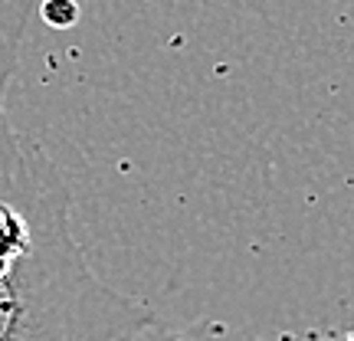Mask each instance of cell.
Segmentation results:
<instances>
[{
  "instance_id": "obj_1",
  "label": "cell",
  "mask_w": 354,
  "mask_h": 341,
  "mask_svg": "<svg viewBox=\"0 0 354 341\" xmlns=\"http://www.w3.org/2000/svg\"><path fill=\"white\" fill-rule=\"evenodd\" d=\"M151 318L88 266L63 171L30 148L24 181L0 197V341H115Z\"/></svg>"
},
{
  "instance_id": "obj_2",
  "label": "cell",
  "mask_w": 354,
  "mask_h": 341,
  "mask_svg": "<svg viewBox=\"0 0 354 341\" xmlns=\"http://www.w3.org/2000/svg\"><path fill=\"white\" fill-rule=\"evenodd\" d=\"M39 3L43 0H0V197L10 194L30 167L33 145H26L13 131L10 112H7V92L20 66V50H24L30 20L39 10Z\"/></svg>"
},
{
  "instance_id": "obj_3",
  "label": "cell",
  "mask_w": 354,
  "mask_h": 341,
  "mask_svg": "<svg viewBox=\"0 0 354 341\" xmlns=\"http://www.w3.org/2000/svg\"><path fill=\"white\" fill-rule=\"evenodd\" d=\"M115 341H305L295 338V335H256V331L246 329H233L227 322H187V325H177V322H161L154 315L151 322H145L141 329L128 331V335H118Z\"/></svg>"
},
{
  "instance_id": "obj_4",
  "label": "cell",
  "mask_w": 354,
  "mask_h": 341,
  "mask_svg": "<svg viewBox=\"0 0 354 341\" xmlns=\"http://www.w3.org/2000/svg\"><path fill=\"white\" fill-rule=\"evenodd\" d=\"M39 17L53 26H73L79 10H76V3H69V0H59V3L56 0H43L39 3Z\"/></svg>"
}]
</instances>
